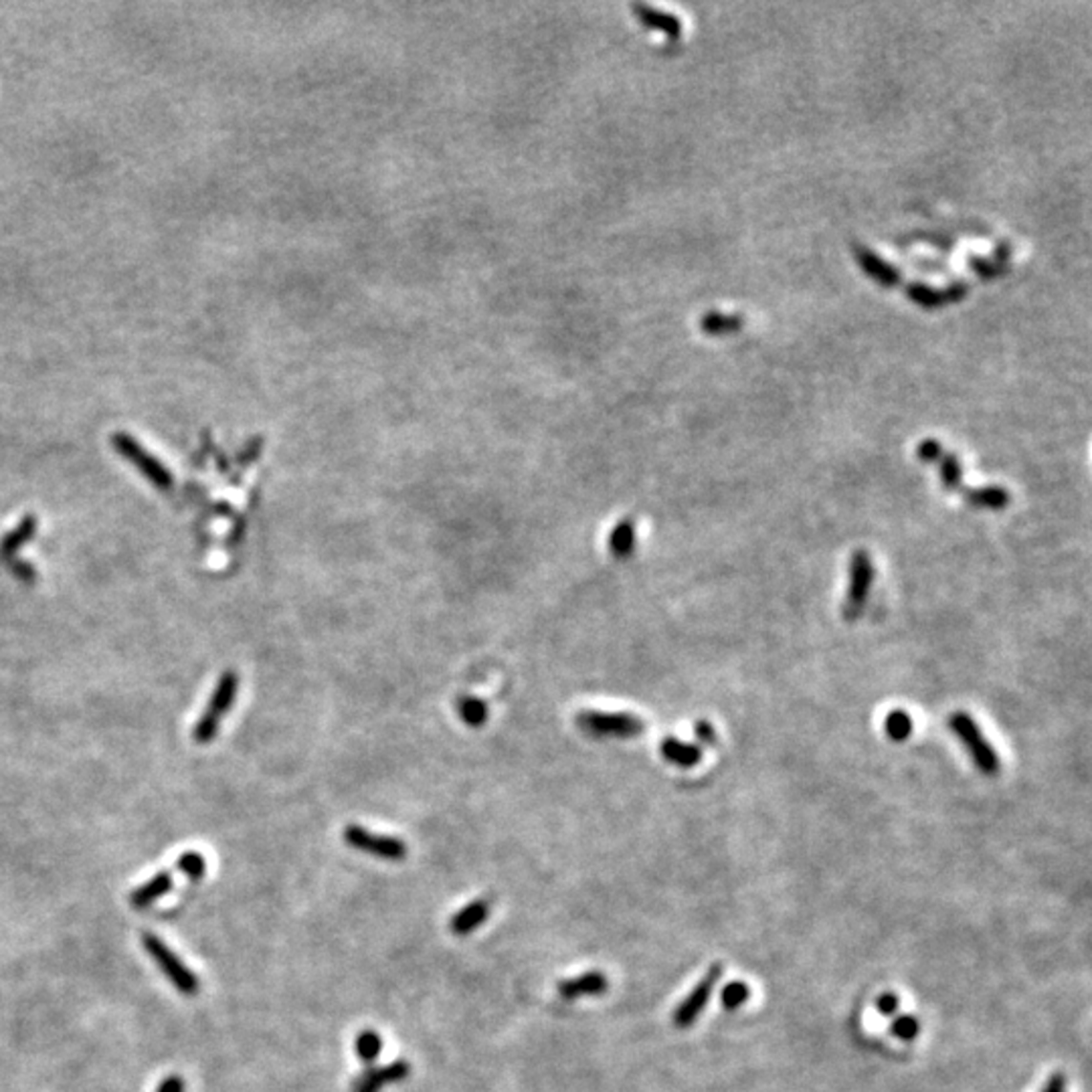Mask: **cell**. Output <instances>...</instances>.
I'll list each match as a JSON object with an SVG mask.
<instances>
[{
  "instance_id": "ac0fdd59",
  "label": "cell",
  "mask_w": 1092,
  "mask_h": 1092,
  "mask_svg": "<svg viewBox=\"0 0 1092 1092\" xmlns=\"http://www.w3.org/2000/svg\"><path fill=\"white\" fill-rule=\"evenodd\" d=\"M609 549L615 558H627L636 551V524L625 518L613 528L609 536Z\"/></svg>"
},
{
  "instance_id": "484cf974",
  "label": "cell",
  "mask_w": 1092,
  "mask_h": 1092,
  "mask_svg": "<svg viewBox=\"0 0 1092 1092\" xmlns=\"http://www.w3.org/2000/svg\"><path fill=\"white\" fill-rule=\"evenodd\" d=\"M176 868H179L188 880H203L207 874V862L203 858V854L199 852H185L179 862H176Z\"/></svg>"
},
{
  "instance_id": "30bf717a",
  "label": "cell",
  "mask_w": 1092,
  "mask_h": 1092,
  "mask_svg": "<svg viewBox=\"0 0 1092 1092\" xmlns=\"http://www.w3.org/2000/svg\"><path fill=\"white\" fill-rule=\"evenodd\" d=\"M607 990H609V979L601 972H597V969L583 975L560 981L557 985L558 995L565 1001H575L580 997H597L603 995Z\"/></svg>"
},
{
  "instance_id": "4fadbf2b",
  "label": "cell",
  "mask_w": 1092,
  "mask_h": 1092,
  "mask_svg": "<svg viewBox=\"0 0 1092 1092\" xmlns=\"http://www.w3.org/2000/svg\"><path fill=\"white\" fill-rule=\"evenodd\" d=\"M172 885H174V880H172L170 872H166V870L158 872L150 880H146L142 886H138L132 890L130 905L138 910H144L150 905H154L156 901H161L163 896H166L170 892Z\"/></svg>"
},
{
  "instance_id": "6da1fadb",
  "label": "cell",
  "mask_w": 1092,
  "mask_h": 1092,
  "mask_svg": "<svg viewBox=\"0 0 1092 1092\" xmlns=\"http://www.w3.org/2000/svg\"><path fill=\"white\" fill-rule=\"evenodd\" d=\"M237 692H239V676L235 672H225L219 678L213 694H210V700L203 716L197 720L195 731H192V738H195L199 745H207L217 736L221 722L227 716L229 709L233 707Z\"/></svg>"
},
{
  "instance_id": "4316f807",
  "label": "cell",
  "mask_w": 1092,
  "mask_h": 1092,
  "mask_svg": "<svg viewBox=\"0 0 1092 1092\" xmlns=\"http://www.w3.org/2000/svg\"><path fill=\"white\" fill-rule=\"evenodd\" d=\"M642 12H647V14L644 16V19H645L649 25H654V27H660V29L667 31V34H674V37H676V34L680 33V23H678V19H676L674 14H666V12H660V11H647V9H644V7H642Z\"/></svg>"
},
{
  "instance_id": "d4e9b609",
  "label": "cell",
  "mask_w": 1092,
  "mask_h": 1092,
  "mask_svg": "<svg viewBox=\"0 0 1092 1092\" xmlns=\"http://www.w3.org/2000/svg\"><path fill=\"white\" fill-rule=\"evenodd\" d=\"M885 729L892 741H906L912 734V718L905 710H892L886 716Z\"/></svg>"
},
{
  "instance_id": "603a6c76",
  "label": "cell",
  "mask_w": 1092,
  "mask_h": 1092,
  "mask_svg": "<svg viewBox=\"0 0 1092 1092\" xmlns=\"http://www.w3.org/2000/svg\"><path fill=\"white\" fill-rule=\"evenodd\" d=\"M890 1034L903 1042L917 1040L921 1034V1021L912 1014H896L890 1021Z\"/></svg>"
},
{
  "instance_id": "2e32d148",
  "label": "cell",
  "mask_w": 1092,
  "mask_h": 1092,
  "mask_svg": "<svg viewBox=\"0 0 1092 1092\" xmlns=\"http://www.w3.org/2000/svg\"><path fill=\"white\" fill-rule=\"evenodd\" d=\"M856 253H858L860 266L864 268L876 281H880V284H885V286H896L898 281H901V272H898L894 266H890L888 261L880 259V257H878L876 253H872L870 250L858 248Z\"/></svg>"
},
{
  "instance_id": "7402d4cb",
  "label": "cell",
  "mask_w": 1092,
  "mask_h": 1092,
  "mask_svg": "<svg viewBox=\"0 0 1092 1092\" xmlns=\"http://www.w3.org/2000/svg\"><path fill=\"white\" fill-rule=\"evenodd\" d=\"M751 997V988L745 981H729L725 988L720 990V1006L727 1012L741 1010Z\"/></svg>"
},
{
  "instance_id": "5b68a950",
  "label": "cell",
  "mask_w": 1092,
  "mask_h": 1092,
  "mask_svg": "<svg viewBox=\"0 0 1092 1092\" xmlns=\"http://www.w3.org/2000/svg\"><path fill=\"white\" fill-rule=\"evenodd\" d=\"M577 725L593 736L611 738H633L645 731V722L640 716L627 712H603V710H583L577 716Z\"/></svg>"
},
{
  "instance_id": "9a60e30c",
  "label": "cell",
  "mask_w": 1092,
  "mask_h": 1092,
  "mask_svg": "<svg viewBox=\"0 0 1092 1092\" xmlns=\"http://www.w3.org/2000/svg\"><path fill=\"white\" fill-rule=\"evenodd\" d=\"M965 500L969 506L979 508V510H1003L1010 506V491L1003 488V486H983V488H973V490H965Z\"/></svg>"
},
{
  "instance_id": "e0dca14e",
  "label": "cell",
  "mask_w": 1092,
  "mask_h": 1092,
  "mask_svg": "<svg viewBox=\"0 0 1092 1092\" xmlns=\"http://www.w3.org/2000/svg\"><path fill=\"white\" fill-rule=\"evenodd\" d=\"M34 533H37V518L29 514L0 540V557H12L21 546L33 540Z\"/></svg>"
},
{
  "instance_id": "8fae6325",
  "label": "cell",
  "mask_w": 1092,
  "mask_h": 1092,
  "mask_svg": "<svg viewBox=\"0 0 1092 1092\" xmlns=\"http://www.w3.org/2000/svg\"><path fill=\"white\" fill-rule=\"evenodd\" d=\"M490 908V901H486V898H475V901L453 914L449 921V930L455 937L470 935V932L478 930L488 921Z\"/></svg>"
},
{
  "instance_id": "5bb4252c",
  "label": "cell",
  "mask_w": 1092,
  "mask_h": 1092,
  "mask_svg": "<svg viewBox=\"0 0 1092 1092\" xmlns=\"http://www.w3.org/2000/svg\"><path fill=\"white\" fill-rule=\"evenodd\" d=\"M660 753L667 763L682 769L696 767L702 761V749L698 745L680 741L676 736H667L660 745Z\"/></svg>"
},
{
  "instance_id": "52a82bcc",
  "label": "cell",
  "mask_w": 1092,
  "mask_h": 1092,
  "mask_svg": "<svg viewBox=\"0 0 1092 1092\" xmlns=\"http://www.w3.org/2000/svg\"><path fill=\"white\" fill-rule=\"evenodd\" d=\"M722 972H725V967H722L720 963H714L709 972L704 973V977L694 985V990L680 1001V1006L672 1014V1024L678 1030H686V1028L694 1026V1021L698 1019V1016L707 1010L709 1001L714 994V988L722 979Z\"/></svg>"
},
{
  "instance_id": "ffe728a7",
  "label": "cell",
  "mask_w": 1092,
  "mask_h": 1092,
  "mask_svg": "<svg viewBox=\"0 0 1092 1092\" xmlns=\"http://www.w3.org/2000/svg\"><path fill=\"white\" fill-rule=\"evenodd\" d=\"M457 712H460V718L466 722V725L473 727V729L482 727L490 716L488 704L480 698H473V696H462L460 700H457Z\"/></svg>"
},
{
  "instance_id": "f546056e",
  "label": "cell",
  "mask_w": 1092,
  "mask_h": 1092,
  "mask_svg": "<svg viewBox=\"0 0 1092 1092\" xmlns=\"http://www.w3.org/2000/svg\"><path fill=\"white\" fill-rule=\"evenodd\" d=\"M901 1010V997L892 992H886L883 995L876 997V1012L880 1016H886V1017H894Z\"/></svg>"
},
{
  "instance_id": "277c9868",
  "label": "cell",
  "mask_w": 1092,
  "mask_h": 1092,
  "mask_svg": "<svg viewBox=\"0 0 1092 1092\" xmlns=\"http://www.w3.org/2000/svg\"><path fill=\"white\" fill-rule=\"evenodd\" d=\"M142 945L146 949V953L150 955V959L161 967L163 975L174 985L176 992H181L183 995H197L201 992V983L197 979V975L190 972V969L179 959V955L174 953V950L161 939L152 935V932H144L142 935Z\"/></svg>"
},
{
  "instance_id": "1f68e13d",
  "label": "cell",
  "mask_w": 1092,
  "mask_h": 1092,
  "mask_svg": "<svg viewBox=\"0 0 1092 1092\" xmlns=\"http://www.w3.org/2000/svg\"><path fill=\"white\" fill-rule=\"evenodd\" d=\"M185 1088H186L185 1079L179 1077V1074H170V1077H166L161 1082V1086L156 1088V1092H185Z\"/></svg>"
},
{
  "instance_id": "ba28073f",
  "label": "cell",
  "mask_w": 1092,
  "mask_h": 1092,
  "mask_svg": "<svg viewBox=\"0 0 1092 1092\" xmlns=\"http://www.w3.org/2000/svg\"><path fill=\"white\" fill-rule=\"evenodd\" d=\"M114 448L120 451V455H124L126 460L138 468V471L144 475V478L154 484L158 490H170L172 488V473L156 460L154 455H150L142 446L126 433H116L114 435Z\"/></svg>"
},
{
  "instance_id": "7c38bea8",
  "label": "cell",
  "mask_w": 1092,
  "mask_h": 1092,
  "mask_svg": "<svg viewBox=\"0 0 1092 1092\" xmlns=\"http://www.w3.org/2000/svg\"><path fill=\"white\" fill-rule=\"evenodd\" d=\"M967 288H969V286L965 284V281H963V284H953V286H949V288H930V286H925V284H910V286L906 288V294H908V297L914 299V302H917V304L927 306V308H932V306H941V304L955 302V299H961V297L965 295V290H967Z\"/></svg>"
},
{
  "instance_id": "3957f363",
  "label": "cell",
  "mask_w": 1092,
  "mask_h": 1092,
  "mask_svg": "<svg viewBox=\"0 0 1092 1092\" xmlns=\"http://www.w3.org/2000/svg\"><path fill=\"white\" fill-rule=\"evenodd\" d=\"M874 585V562L866 551H856L850 558L848 567V591L843 599V620L845 622H858L864 613L868 599Z\"/></svg>"
},
{
  "instance_id": "7a4b0ae2",
  "label": "cell",
  "mask_w": 1092,
  "mask_h": 1092,
  "mask_svg": "<svg viewBox=\"0 0 1092 1092\" xmlns=\"http://www.w3.org/2000/svg\"><path fill=\"white\" fill-rule=\"evenodd\" d=\"M949 729L953 732L961 745L967 749L969 756H972L973 765L983 773L988 775V777H994V775L999 773V754L997 751L990 745L988 738L983 736L981 729L977 727V722L969 716L967 712H955L950 714L949 718Z\"/></svg>"
},
{
  "instance_id": "d6a6232c",
  "label": "cell",
  "mask_w": 1092,
  "mask_h": 1092,
  "mask_svg": "<svg viewBox=\"0 0 1092 1092\" xmlns=\"http://www.w3.org/2000/svg\"><path fill=\"white\" fill-rule=\"evenodd\" d=\"M12 565H14V567H12V573H14L16 577H19V579L23 580V583H33V580L37 579V573H34V569L29 565V562H25V560H14Z\"/></svg>"
},
{
  "instance_id": "cb8c5ba5",
  "label": "cell",
  "mask_w": 1092,
  "mask_h": 1092,
  "mask_svg": "<svg viewBox=\"0 0 1092 1092\" xmlns=\"http://www.w3.org/2000/svg\"><path fill=\"white\" fill-rule=\"evenodd\" d=\"M702 330L709 332V334H727V332H734L743 326V318L741 316H729V314H718V312H710L709 316H704L702 322H700Z\"/></svg>"
},
{
  "instance_id": "f1b7e54d",
  "label": "cell",
  "mask_w": 1092,
  "mask_h": 1092,
  "mask_svg": "<svg viewBox=\"0 0 1092 1092\" xmlns=\"http://www.w3.org/2000/svg\"><path fill=\"white\" fill-rule=\"evenodd\" d=\"M943 448L935 439H925V442L919 446L917 449V457L923 464H937L941 457H943Z\"/></svg>"
},
{
  "instance_id": "4dcf8cb0",
  "label": "cell",
  "mask_w": 1092,
  "mask_h": 1092,
  "mask_svg": "<svg viewBox=\"0 0 1092 1092\" xmlns=\"http://www.w3.org/2000/svg\"><path fill=\"white\" fill-rule=\"evenodd\" d=\"M694 734H696V738H698V741H700L702 745H714V743H716V731H714V727L710 725V722H707V720L696 722Z\"/></svg>"
},
{
  "instance_id": "83f0119b",
  "label": "cell",
  "mask_w": 1092,
  "mask_h": 1092,
  "mask_svg": "<svg viewBox=\"0 0 1092 1092\" xmlns=\"http://www.w3.org/2000/svg\"><path fill=\"white\" fill-rule=\"evenodd\" d=\"M972 263V268L981 275V277H994L1001 272L1003 268V257H995V259H988V257H975L972 255L969 259Z\"/></svg>"
},
{
  "instance_id": "44dd1931",
  "label": "cell",
  "mask_w": 1092,
  "mask_h": 1092,
  "mask_svg": "<svg viewBox=\"0 0 1092 1092\" xmlns=\"http://www.w3.org/2000/svg\"><path fill=\"white\" fill-rule=\"evenodd\" d=\"M941 484L949 491H963V468L955 453H943L939 460Z\"/></svg>"
},
{
  "instance_id": "9c48e42d",
  "label": "cell",
  "mask_w": 1092,
  "mask_h": 1092,
  "mask_svg": "<svg viewBox=\"0 0 1092 1092\" xmlns=\"http://www.w3.org/2000/svg\"><path fill=\"white\" fill-rule=\"evenodd\" d=\"M411 1074V1064L407 1060H393L382 1066H373L364 1070L355 1081L352 1092H381L384 1086L397 1084Z\"/></svg>"
},
{
  "instance_id": "d6986e66",
  "label": "cell",
  "mask_w": 1092,
  "mask_h": 1092,
  "mask_svg": "<svg viewBox=\"0 0 1092 1092\" xmlns=\"http://www.w3.org/2000/svg\"><path fill=\"white\" fill-rule=\"evenodd\" d=\"M355 1052L362 1064H373L382 1052V1037L377 1030H360L355 1040Z\"/></svg>"
},
{
  "instance_id": "836d02e7",
  "label": "cell",
  "mask_w": 1092,
  "mask_h": 1092,
  "mask_svg": "<svg viewBox=\"0 0 1092 1092\" xmlns=\"http://www.w3.org/2000/svg\"><path fill=\"white\" fill-rule=\"evenodd\" d=\"M1040 1092H1066V1077L1062 1072H1056L1048 1079Z\"/></svg>"
},
{
  "instance_id": "8992f818",
  "label": "cell",
  "mask_w": 1092,
  "mask_h": 1092,
  "mask_svg": "<svg viewBox=\"0 0 1092 1092\" xmlns=\"http://www.w3.org/2000/svg\"><path fill=\"white\" fill-rule=\"evenodd\" d=\"M342 838H344L346 845H350V848L364 852L368 856H375L379 860H386V862H401L409 854L407 843H404L401 838L368 832L366 827H362L359 823L346 825L344 832H342Z\"/></svg>"
}]
</instances>
